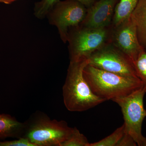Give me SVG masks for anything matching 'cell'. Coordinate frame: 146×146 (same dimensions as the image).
Wrapping results in <instances>:
<instances>
[{"instance_id": "22", "label": "cell", "mask_w": 146, "mask_h": 146, "mask_svg": "<svg viewBox=\"0 0 146 146\" xmlns=\"http://www.w3.org/2000/svg\"><path fill=\"white\" fill-rule=\"evenodd\" d=\"M96 1H97V0H96Z\"/></svg>"}, {"instance_id": "14", "label": "cell", "mask_w": 146, "mask_h": 146, "mask_svg": "<svg viewBox=\"0 0 146 146\" xmlns=\"http://www.w3.org/2000/svg\"><path fill=\"white\" fill-rule=\"evenodd\" d=\"M133 65L137 76L143 84V88L146 94V50H143L136 60Z\"/></svg>"}, {"instance_id": "11", "label": "cell", "mask_w": 146, "mask_h": 146, "mask_svg": "<svg viewBox=\"0 0 146 146\" xmlns=\"http://www.w3.org/2000/svg\"><path fill=\"white\" fill-rule=\"evenodd\" d=\"M130 18L136 29L139 42L146 50V0H139Z\"/></svg>"}, {"instance_id": "20", "label": "cell", "mask_w": 146, "mask_h": 146, "mask_svg": "<svg viewBox=\"0 0 146 146\" xmlns=\"http://www.w3.org/2000/svg\"><path fill=\"white\" fill-rule=\"evenodd\" d=\"M17 0H4L3 3L6 4H10L11 3H13V2Z\"/></svg>"}, {"instance_id": "12", "label": "cell", "mask_w": 146, "mask_h": 146, "mask_svg": "<svg viewBox=\"0 0 146 146\" xmlns=\"http://www.w3.org/2000/svg\"><path fill=\"white\" fill-rule=\"evenodd\" d=\"M139 0H120L116 5L112 25L117 26L130 18L131 14Z\"/></svg>"}, {"instance_id": "6", "label": "cell", "mask_w": 146, "mask_h": 146, "mask_svg": "<svg viewBox=\"0 0 146 146\" xmlns=\"http://www.w3.org/2000/svg\"><path fill=\"white\" fill-rule=\"evenodd\" d=\"M88 59L89 64L96 68L128 78L139 79L132 60L110 42L93 52Z\"/></svg>"}, {"instance_id": "15", "label": "cell", "mask_w": 146, "mask_h": 146, "mask_svg": "<svg viewBox=\"0 0 146 146\" xmlns=\"http://www.w3.org/2000/svg\"><path fill=\"white\" fill-rule=\"evenodd\" d=\"M60 0H42L35 3L34 9L35 16L40 19H44Z\"/></svg>"}, {"instance_id": "5", "label": "cell", "mask_w": 146, "mask_h": 146, "mask_svg": "<svg viewBox=\"0 0 146 146\" xmlns=\"http://www.w3.org/2000/svg\"><path fill=\"white\" fill-rule=\"evenodd\" d=\"M145 94L143 87L127 96L112 100L121 108L124 121L125 131L139 146H146V137L142 133V125L146 117L143 101Z\"/></svg>"}, {"instance_id": "4", "label": "cell", "mask_w": 146, "mask_h": 146, "mask_svg": "<svg viewBox=\"0 0 146 146\" xmlns=\"http://www.w3.org/2000/svg\"><path fill=\"white\" fill-rule=\"evenodd\" d=\"M112 24L105 27H72L68 32L70 60L88 59L93 52L110 42Z\"/></svg>"}, {"instance_id": "1", "label": "cell", "mask_w": 146, "mask_h": 146, "mask_svg": "<svg viewBox=\"0 0 146 146\" xmlns=\"http://www.w3.org/2000/svg\"><path fill=\"white\" fill-rule=\"evenodd\" d=\"M88 64L86 58L70 60L63 96L65 107L70 112L86 111L106 101L94 94L84 78V69Z\"/></svg>"}, {"instance_id": "13", "label": "cell", "mask_w": 146, "mask_h": 146, "mask_svg": "<svg viewBox=\"0 0 146 146\" xmlns=\"http://www.w3.org/2000/svg\"><path fill=\"white\" fill-rule=\"evenodd\" d=\"M125 133V125L123 124L110 135L101 141L90 143L89 146H117Z\"/></svg>"}, {"instance_id": "7", "label": "cell", "mask_w": 146, "mask_h": 146, "mask_svg": "<svg viewBox=\"0 0 146 146\" xmlns=\"http://www.w3.org/2000/svg\"><path fill=\"white\" fill-rule=\"evenodd\" d=\"M86 11L87 8L77 1L65 0L56 4L46 17L50 24L56 27L61 40L65 44L68 42L69 29L80 25Z\"/></svg>"}, {"instance_id": "3", "label": "cell", "mask_w": 146, "mask_h": 146, "mask_svg": "<svg viewBox=\"0 0 146 146\" xmlns=\"http://www.w3.org/2000/svg\"><path fill=\"white\" fill-rule=\"evenodd\" d=\"M25 122L22 137L36 146H60L70 136L73 128L65 121L50 119L43 113L35 114Z\"/></svg>"}, {"instance_id": "17", "label": "cell", "mask_w": 146, "mask_h": 146, "mask_svg": "<svg viewBox=\"0 0 146 146\" xmlns=\"http://www.w3.org/2000/svg\"><path fill=\"white\" fill-rule=\"evenodd\" d=\"M0 146H36L31 143L27 138H18L12 141H0Z\"/></svg>"}, {"instance_id": "10", "label": "cell", "mask_w": 146, "mask_h": 146, "mask_svg": "<svg viewBox=\"0 0 146 146\" xmlns=\"http://www.w3.org/2000/svg\"><path fill=\"white\" fill-rule=\"evenodd\" d=\"M25 126V122H21L9 114H0V141L9 138H21Z\"/></svg>"}, {"instance_id": "19", "label": "cell", "mask_w": 146, "mask_h": 146, "mask_svg": "<svg viewBox=\"0 0 146 146\" xmlns=\"http://www.w3.org/2000/svg\"><path fill=\"white\" fill-rule=\"evenodd\" d=\"M76 1L81 3L86 8H88L93 5L96 0H76Z\"/></svg>"}, {"instance_id": "16", "label": "cell", "mask_w": 146, "mask_h": 146, "mask_svg": "<svg viewBox=\"0 0 146 146\" xmlns=\"http://www.w3.org/2000/svg\"><path fill=\"white\" fill-rule=\"evenodd\" d=\"M89 144L86 136L75 127H73L69 137L60 146H89Z\"/></svg>"}, {"instance_id": "18", "label": "cell", "mask_w": 146, "mask_h": 146, "mask_svg": "<svg viewBox=\"0 0 146 146\" xmlns=\"http://www.w3.org/2000/svg\"><path fill=\"white\" fill-rule=\"evenodd\" d=\"M136 142L133 138L125 131L124 134L121 138L117 146H137Z\"/></svg>"}, {"instance_id": "2", "label": "cell", "mask_w": 146, "mask_h": 146, "mask_svg": "<svg viewBox=\"0 0 146 146\" xmlns=\"http://www.w3.org/2000/svg\"><path fill=\"white\" fill-rule=\"evenodd\" d=\"M83 75L94 94L106 101L125 96L143 87L140 79L125 77L89 64Z\"/></svg>"}, {"instance_id": "8", "label": "cell", "mask_w": 146, "mask_h": 146, "mask_svg": "<svg viewBox=\"0 0 146 146\" xmlns=\"http://www.w3.org/2000/svg\"><path fill=\"white\" fill-rule=\"evenodd\" d=\"M112 26L110 42L133 62L145 49L139 42L136 28L131 19L127 18L117 25Z\"/></svg>"}, {"instance_id": "21", "label": "cell", "mask_w": 146, "mask_h": 146, "mask_svg": "<svg viewBox=\"0 0 146 146\" xmlns=\"http://www.w3.org/2000/svg\"><path fill=\"white\" fill-rule=\"evenodd\" d=\"M4 0H0V3H3Z\"/></svg>"}, {"instance_id": "9", "label": "cell", "mask_w": 146, "mask_h": 146, "mask_svg": "<svg viewBox=\"0 0 146 146\" xmlns=\"http://www.w3.org/2000/svg\"><path fill=\"white\" fill-rule=\"evenodd\" d=\"M119 1L97 0L87 8L86 16L80 25L94 28L111 25L116 5Z\"/></svg>"}]
</instances>
